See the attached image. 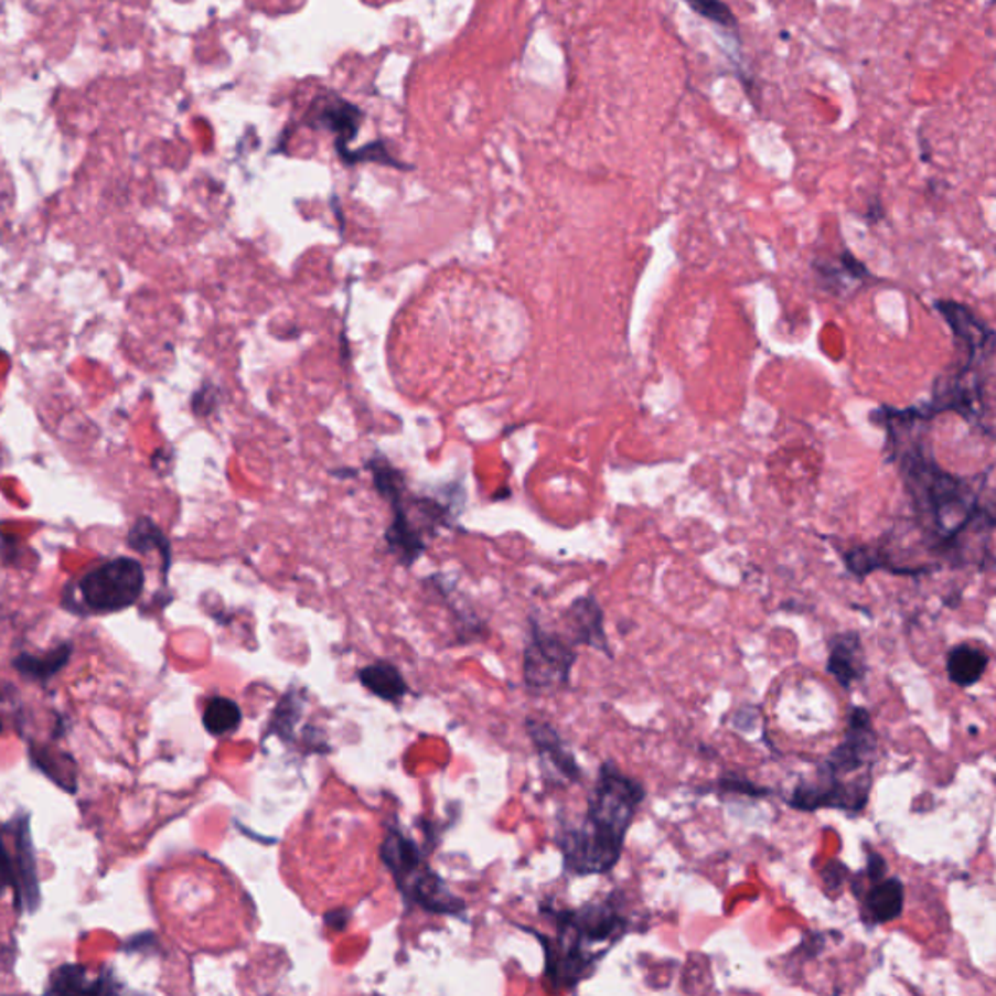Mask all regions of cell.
<instances>
[{
	"mask_svg": "<svg viewBox=\"0 0 996 996\" xmlns=\"http://www.w3.org/2000/svg\"><path fill=\"white\" fill-rule=\"evenodd\" d=\"M888 427L889 461L898 463L907 493L913 499L924 529L932 539V551L955 560H965V532L972 527L993 532V504L983 506L979 493L962 478L940 470L931 453L924 452L921 435H907L893 409L883 413Z\"/></svg>",
	"mask_w": 996,
	"mask_h": 996,
	"instance_id": "6da1fadb",
	"label": "cell"
},
{
	"mask_svg": "<svg viewBox=\"0 0 996 996\" xmlns=\"http://www.w3.org/2000/svg\"><path fill=\"white\" fill-rule=\"evenodd\" d=\"M644 799L643 782L606 761L590 792L582 824L560 833L559 847L568 872H611L621 860L626 833Z\"/></svg>",
	"mask_w": 996,
	"mask_h": 996,
	"instance_id": "7a4b0ae2",
	"label": "cell"
},
{
	"mask_svg": "<svg viewBox=\"0 0 996 996\" xmlns=\"http://www.w3.org/2000/svg\"><path fill=\"white\" fill-rule=\"evenodd\" d=\"M878 753V733L872 717L863 707L850 708L847 732L839 746L817 765L812 779L800 781L786 800L800 812L833 807L860 814L872 791V769Z\"/></svg>",
	"mask_w": 996,
	"mask_h": 996,
	"instance_id": "3957f363",
	"label": "cell"
},
{
	"mask_svg": "<svg viewBox=\"0 0 996 996\" xmlns=\"http://www.w3.org/2000/svg\"><path fill=\"white\" fill-rule=\"evenodd\" d=\"M555 939H542L545 975L555 988H572L592 975L611 947L629 931L621 906L613 901L588 903L580 909L553 911Z\"/></svg>",
	"mask_w": 996,
	"mask_h": 996,
	"instance_id": "277c9868",
	"label": "cell"
},
{
	"mask_svg": "<svg viewBox=\"0 0 996 996\" xmlns=\"http://www.w3.org/2000/svg\"><path fill=\"white\" fill-rule=\"evenodd\" d=\"M382 858L394 874L397 888L413 903L430 913L456 914L463 911V901L446 888L445 881L427 866L417 845L399 829L387 833L382 845Z\"/></svg>",
	"mask_w": 996,
	"mask_h": 996,
	"instance_id": "5b68a950",
	"label": "cell"
},
{
	"mask_svg": "<svg viewBox=\"0 0 996 996\" xmlns=\"http://www.w3.org/2000/svg\"><path fill=\"white\" fill-rule=\"evenodd\" d=\"M144 590V568L139 560L117 557L78 580V596L94 613H114L137 603Z\"/></svg>",
	"mask_w": 996,
	"mask_h": 996,
	"instance_id": "8992f818",
	"label": "cell"
},
{
	"mask_svg": "<svg viewBox=\"0 0 996 996\" xmlns=\"http://www.w3.org/2000/svg\"><path fill=\"white\" fill-rule=\"evenodd\" d=\"M577 662L572 644L559 634L547 633L534 625L532 641L524 654V675L527 684L537 689L567 685L570 670Z\"/></svg>",
	"mask_w": 996,
	"mask_h": 996,
	"instance_id": "52a82bcc",
	"label": "cell"
},
{
	"mask_svg": "<svg viewBox=\"0 0 996 996\" xmlns=\"http://www.w3.org/2000/svg\"><path fill=\"white\" fill-rule=\"evenodd\" d=\"M7 827L14 840V850H10L0 837V896L4 889L12 888L18 906L25 903L33 911L40 903V886L35 876L28 820L22 824L14 822Z\"/></svg>",
	"mask_w": 996,
	"mask_h": 996,
	"instance_id": "ba28073f",
	"label": "cell"
},
{
	"mask_svg": "<svg viewBox=\"0 0 996 996\" xmlns=\"http://www.w3.org/2000/svg\"><path fill=\"white\" fill-rule=\"evenodd\" d=\"M868 886L853 888L855 896L860 899V921L866 927H880L886 922L896 921L903 913L906 901V888L896 876H865L858 874Z\"/></svg>",
	"mask_w": 996,
	"mask_h": 996,
	"instance_id": "9c48e42d",
	"label": "cell"
},
{
	"mask_svg": "<svg viewBox=\"0 0 996 996\" xmlns=\"http://www.w3.org/2000/svg\"><path fill=\"white\" fill-rule=\"evenodd\" d=\"M936 308L954 331L955 341L962 346L965 358H993L995 333L979 318H975L970 308L946 300L936 302Z\"/></svg>",
	"mask_w": 996,
	"mask_h": 996,
	"instance_id": "30bf717a",
	"label": "cell"
},
{
	"mask_svg": "<svg viewBox=\"0 0 996 996\" xmlns=\"http://www.w3.org/2000/svg\"><path fill=\"white\" fill-rule=\"evenodd\" d=\"M827 674L832 675L843 689H850L853 685L865 679L868 674V662L863 639L857 631L835 634L829 641Z\"/></svg>",
	"mask_w": 996,
	"mask_h": 996,
	"instance_id": "8fae6325",
	"label": "cell"
},
{
	"mask_svg": "<svg viewBox=\"0 0 996 996\" xmlns=\"http://www.w3.org/2000/svg\"><path fill=\"white\" fill-rule=\"evenodd\" d=\"M387 503L392 504V512H394V522L386 532L387 547L396 555L399 563L411 565L425 553L427 544L422 539L419 526L413 522L409 512L405 508V493L397 494Z\"/></svg>",
	"mask_w": 996,
	"mask_h": 996,
	"instance_id": "7c38bea8",
	"label": "cell"
},
{
	"mask_svg": "<svg viewBox=\"0 0 996 996\" xmlns=\"http://www.w3.org/2000/svg\"><path fill=\"white\" fill-rule=\"evenodd\" d=\"M568 626L572 631V643L588 644L611 656L608 634L603 629V610L593 596L578 598L567 613Z\"/></svg>",
	"mask_w": 996,
	"mask_h": 996,
	"instance_id": "4fadbf2b",
	"label": "cell"
},
{
	"mask_svg": "<svg viewBox=\"0 0 996 996\" xmlns=\"http://www.w3.org/2000/svg\"><path fill=\"white\" fill-rule=\"evenodd\" d=\"M529 733L536 741L537 751L542 756L544 765L549 767L555 777H559L560 781L565 782H575L580 779V767H578L577 759L565 748L559 733L555 732L551 726L529 722Z\"/></svg>",
	"mask_w": 996,
	"mask_h": 996,
	"instance_id": "5bb4252c",
	"label": "cell"
},
{
	"mask_svg": "<svg viewBox=\"0 0 996 996\" xmlns=\"http://www.w3.org/2000/svg\"><path fill=\"white\" fill-rule=\"evenodd\" d=\"M988 667V654L972 644H955L946 656L947 677L957 687H972L981 682Z\"/></svg>",
	"mask_w": 996,
	"mask_h": 996,
	"instance_id": "9a60e30c",
	"label": "cell"
},
{
	"mask_svg": "<svg viewBox=\"0 0 996 996\" xmlns=\"http://www.w3.org/2000/svg\"><path fill=\"white\" fill-rule=\"evenodd\" d=\"M358 677H361V684L368 692L374 693L379 699L392 700V703L401 699L409 689L401 672L387 662H376V664L363 667Z\"/></svg>",
	"mask_w": 996,
	"mask_h": 996,
	"instance_id": "2e32d148",
	"label": "cell"
},
{
	"mask_svg": "<svg viewBox=\"0 0 996 996\" xmlns=\"http://www.w3.org/2000/svg\"><path fill=\"white\" fill-rule=\"evenodd\" d=\"M114 988L109 987L108 981L98 979L90 981L86 975L83 965H61L57 972L51 975L50 987L47 993L53 995H99V993H109Z\"/></svg>",
	"mask_w": 996,
	"mask_h": 996,
	"instance_id": "e0dca14e",
	"label": "cell"
},
{
	"mask_svg": "<svg viewBox=\"0 0 996 996\" xmlns=\"http://www.w3.org/2000/svg\"><path fill=\"white\" fill-rule=\"evenodd\" d=\"M361 117H363V114L354 108V106L346 104L343 99L333 98L330 104L323 106L320 116H318V121H320L323 127H330L331 131H335V135L339 137V142L343 144V142H349V140L354 139V135L358 131ZM341 144H339V147H341Z\"/></svg>",
	"mask_w": 996,
	"mask_h": 996,
	"instance_id": "ac0fdd59",
	"label": "cell"
},
{
	"mask_svg": "<svg viewBox=\"0 0 996 996\" xmlns=\"http://www.w3.org/2000/svg\"><path fill=\"white\" fill-rule=\"evenodd\" d=\"M242 725V710L238 705L226 697H213L206 703L203 713V726L213 736H226L236 732Z\"/></svg>",
	"mask_w": 996,
	"mask_h": 996,
	"instance_id": "d6986e66",
	"label": "cell"
},
{
	"mask_svg": "<svg viewBox=\"0 0 996 996\" xmlns=\"http://www.w3.org/2000/svg\"><path fill=\"white\" fill-rule=\"evenodd\" d=\"M68 654L71 649L61 646L57 651L50 652L47 656H20L17 660V667L33 679H50L51 675L57 674L58 670L65 666Z\"/></svg>",
	"mask_w": 996,
	"mask_h": 996,
	"instance_id": "ffe728a7",
	"label": "cell"
},
{
	"mask_svg": "<svg viewBox=\"0 0 996 996\" xmlns=\"http://www.w3.org/2000/svg\"><path fill=\"white\" fill-rule=\"evenodd\" d=\"M129 544L137 551L147 553L150 549H157V551L162 553L165 565L170 567V545L165 542L164 534L150 520H139L137 522V526L132 527Z\"/></svg>",
	"mask_w": 996,
	"mask_h": 996,
	"instance_id": "44dd1931",
	"label": "cell"
},
{
	"mask_svg": "<svg viewBox=\"0 0 996 996\" xmlns=\"http://www.w3.org/2000/svg\"><path fill=\"white\" fill-rule=\"evenodd\" d=\"M302 715V699L298 697L297 692L287 693V697L280 700L279 707L275 710V717L271 720L272 733H277L280 738H292L294 725L300 720Z\"/></svg>",
	"mask_w": 996,
	"mask_h": 996,
	"instance_id": "7402d4cb",
	"label": "cell"
},
{
	"mask_svg": "<svg viewBox=\"0 0 996 996\" xmlns=\"http://www.w3.org/2000/svg\"><path fill=\"white\" fill-rule=\"evenodd\" d=\"M689 7H692L699 17L707 18L710 22H715L718 25H725V28H738V22H736V17L732 14V10L726 7L722 0H685Z\"/></svg>",
	"mask_w": 996,
	"mask_h": 996,
	"instance_id": "603a6c76",
	"label": "cell"
},
{
	"mask_svg": "<svg viewBox=\"0 0 996 996\" xmlns=\"http://www.w3.org/2000/svg\"><path fill=\"white\" fill-rule=\"evenodd\" d=\"M720 786H722L725 791L740 792V794H746V796H758V799L769 794L767 789H761L758 784H753V782L748 781V779H740V777H736V774L722 777V779H720Z\"/></svg>",
	"mask_w": 996,
	"mask_h": 996,
	"instance_id": "cb8c5ba5",
	"label": "cell"
},
{
	"mask_svg": "<svg viewBox=\"0 0 996 996\" xmlns=\"http://www.w3.org/2000/svg\"><path fill=\"white\" fill-rule=\"evenodd\" d=\"M346 162H358V160H376V162H384V164L389 165H399L396 160H392L389 154L386 152V147L382 144V142H374L371 147H366V149L358 150V152H345L343 154Z\"/></svg>",
	"mask_w": 996,
	"mask_h": 996,
	"instance_id": "d4e9b609",
	"label": "cell"
},
{
	"mask_svg": "<svg viewBox=\"0 0 996 996\" xmlns=\"http://www.w3.org/2000/svg\"><path fill=\"white\" fill-rule=\"evenodd\" d=\"M847 876V866L840 865L839 860L827 863L824 868L825 888L837 889L843 886V880Z\"/></svg>",
	"mask_w": 996,
	"mask_h": 996,
	"instance_id": "484cf974",
	"label": "cell"
}]
</instances>
